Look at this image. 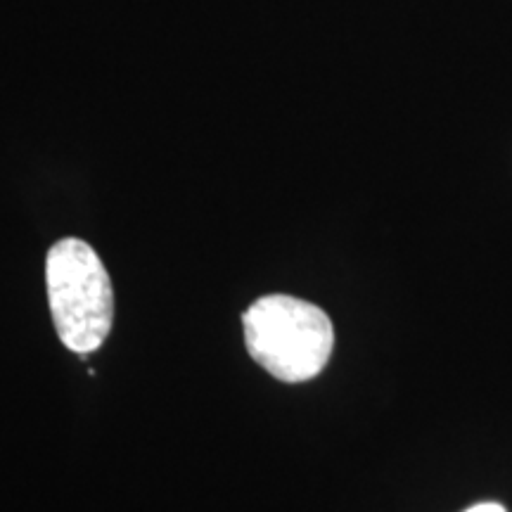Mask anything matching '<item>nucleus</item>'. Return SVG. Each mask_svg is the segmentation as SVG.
I'll use <instances>...</instances> for the list:
<instances>
[{"mask_svg":"<svg viewBox=\"0 0 512 512\" xmlns=\"http://www.w3.org/2000/svg\"><path fill=\"white\" fill-rule=\"evenodd\" d=\"M242 323L249 356L280 382L313 380L323 373L335 347L328 313L287 294L254 302Z\"/></svg>","mask_w":512,"mask_h":512,"instance_id":"1","label":"nucleus"},{"mask_svg":"<svg viewBox=\"0 0 512 512\" xmlns=\"http://www.w3.org/2000/svg\"><path fill=\"white\" fill-rule=\"evenodd\" d=\"M46 285L50 313L64 347L81 358L98 351L112 330L114 294L95 249L76 238L50 247Z\"/></svg>","mask_w":512,"mask_h":512,"instance_id":"2","label":"nucleus"},{"mask_svg":"<svg viewBox=\"0 0 512 512\" xmlns=\"http://www.w3.org/2000/svg\"><path fill=\"white\" fill-rule=\"evenodd\" d=\"M465 512H508V510L498 503H479V505H475V508H470Z\"/></svg>","mask_w":512,"mask_h":512,"instance_id":"3","label":"nucleus"}]
</instances>
